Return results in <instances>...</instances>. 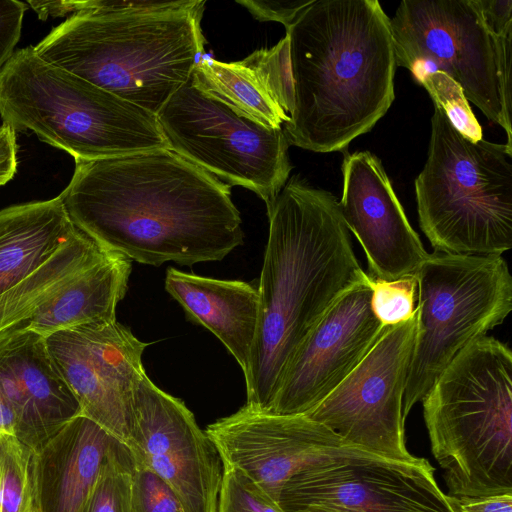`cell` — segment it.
I'll return each mask as SVG.
<instances>
[{"label": "cell", "instance_id": "obj_5", "mask_svg": "<svg viewBox=\"0 0 512 512\" xmlns=\"http://www.w3.org/2000/svg\"><path fill=\"white\" fill-rule=\"evenodd\" d=\"M434 458L452 497L512 493V352L485 335L467 345L422 400Z\"/></svg>", "mask_w": 512, "mask_h": 512}, {"label": "cell", "instance_id": "obj_20", "mask_svg": "<svg viewBox=\"0 0 512 512\" xmlns=\"http://www.w3.org/2000/svg\"><path fill=\"white\" fill-rule=\"evenodd\" d=\"M116 440L82 415L48 439L34 454L35 512H83Z\"/></svg>", "mask_w": 512, "mask_h": 512}, {"label": "cell", "instance_id": "obj_1", "mask_svg": "<svg viewBox=\"0 0 512 512\" xmlns=\"http://www.w3.org/2000/svg\"><path fill=\"white\" fill-rule=\"evenodd\" d=\"M75 163L59 197L71 223L108 252L192 266L243 244L231 186L170 149Z\"/></svg>", "mask_w": 512, "mask_h": 512}, {"label": "cell", "instance_id": "obj_15", "mask_svg": "<svg viewBox=\"0 0 512 512\" xmlns=\"http://www.w3.org/2000/svg\"><path fill=\"white\" fill-rule=\"evenodd\" d=\"M223 467L241 471L278 502L296 473L336 455L362 450L306 415H281L244 405L207 426Z\"/></svg>", "mask_w": 512, "mask_h": 512}, {"label": "cell", "instance_id": "obj_35", "mask_svg": "<svg viewBox=\"0 0 512 512\" xmlns=\"http://www.w3.org/2000/svg\"><path fill=\"white\" fill-rule=\"evenodd\" d=\"M17 164L16 132L2 124L0 126V186L14 177Z\"/></svg>", "mask_w": 512, "mask_h": 512}, {"label": "cell", "instance_id": "obj_36", "mask_svg": "<svg viewBox=\"0 0 512 512\" xmlns=\"http://www.w3.org/2000/svg\"><path fill=\"white\" fill-rule=\"evenodd\" d=\"M17 421L14 411L0 391V436L14 435L16 436Z\"/></svg>", "mask_w": 512, "mask_h": 512}, {"label": "cell", "instance_id": "obj_17", "mask_svg": "<svg viewBox=\"0 0 512 512\" xmlns=\"http://www.w3.org/2000/svg\"><path fill=\"white\" fill-rule=\"evenodd\" d=\"M339 208L361 244L372 279L392 281L415 275L429 257L410 225L378 157L345 153Z\"/></svg>", "mask_w": 512, "mask_h": 512}, {"label": "cell", "instance_id": "obj_14", "mask_svg": "<svg viewBox=\"0 0 512 512\" xmlns=\"http://www.w3.org/2000/svg\"><path fill=\"white\" fill-rule=\"evenodd\" d=\"M46 343L80 415L128 446L134 392L146 374L142 355L149 343L117 320L55 332Z\"/></svg>", "mask_w": 512, "mask_h": 512}, {"label": "cell", "instance_id": "obj_19", "mask_svg": "<svg viewBox=\"0 0 512 512\" xmlns=\"http://www.w3.org/2000/svg\"><path fill=\"white\" fill-rule=\"evenodd\" d=\"M190 80L237 114L263 126L279 129L289 121L293 98L288 39L259 49L241 61L202 58Z\"/></svg>", "mask_w": 512, "mask_h": 512}, {"label": "cell", "instance_id": "obj_22", "mask_svg": "<svg viewBox=\"0 0 512 512\" xmlns=\"http://www.w3.org/2000/svg\"><path fill=\"white\" fill-rule=\"evenodd\" d=\"M76 231L59 196L0 211V294L39 269Z\"/></svg>", "mask_w": 512, "mask_h": 512}, {"label": "cell", "instance_id": "obj_32", "mask_svg": "<svg viewBox=\"0 0 512 512\" xmlns=\"http://www.w3.org/2000/svg\"><path fill=\"white\" fill-rule=\"evenodd\" d=\"M313 1L237 0L236 2L244 6L255 19L259 21H277L288 29L297 16Z\"/></svg>", "mask_w": 512, "mask_h": 512}, {"label": "cell", "instance_id": "obj_16", "mask_svg": "<svg viewBox=\"0 0 512 512\" xmlns=\"http://www.w3.org/2000/svg\"><path fill=\"white\" fill-rule=\"evenodd\" d=\"M371 296L367 275L330 307L287 364L269 412L307 414L357 367L384 328Z\"/></svg>", "mask_w": 512, "mask_h": 512}, {"label": "cell", "instance_id": "obj_23", "mask_svg": "<svg viewBox=\"0 0 512 512\" xmlns=\"http://www.w3.org/2000/svg\"><path fill=\"white\" fill-rule=\"evenodd\" d=\"M130 273L131 260L110 253L40 305L24 326L46 338L81 325L116 321Z\"/></svg>", "mask_w": 512, "mask_h": 512}, {"label": "cell", "instance_id": "obj_13", "mask_svg": "<svg viewBox=\"0 0 512 512\" xmlns=\"http://www.w3.org/2000/svg\"><path fill=\"white\" fill-rule=\"evenodd\" d=\"M128 447L175 493L183 512H217L221 457L184 402L145 374L133 397Z\"/></svg>", "mask_w": 512, "mask_h": 512}, {"label": "cell", "instance_id": "obj_6", "mask_svg": "<svg viewBox=\"0 0 512 512\" xmlns=\"http://www.w3.org/2000/svg\"><path fill=\"white\" fill-rule=\"evenodd\" d=\"M0 117L75 162L170 149L156 115L43 60L32 46L0 69Z\"/></svg>", "mask_w": 512, "mask_h": 512}, {"label": "cell", "instance_id": "obj_29", "mask_svg": "<svg viewBox=\"0 0 512 512\" xmlns=\"http://www.w3.org/2000/svg\"><path fill=\"white\" fill-rule=\"evenodd\" d=\"M217 512L285 511L241 471L224 466Z\"/></svg>", "mask_w": 512, "mask_h": 512}, {"label": "cell", "instance_id": "obj_38", "mask_svg": "<svg viewBox=\"0 0 512 512\" xmlns=\"http://www.w3.org/2000/svg\"><path fill=\"white\" fill-rule=\"evenodd\" d=\"M33 512H35V511H33Z\"/></svg>", "mask_w": 512, "mask_h": 512}, {"label": "cell", "instance_id": "obj_10", "mask_svg": "<svg viewBox=\"0 0 512 512\" xmlns=\"http://www.w3.org/2000/svg\"><path fill=\"white\" fill-rule=\"evenodd\" d=\"M170 150L232 186L272 205L292 165L283 128L263 126L237 114L189 80L158 112Z\"/></svg>", "mask_w": 512, "mask_h": 512}, {"label": "cell", "instance_id": "obj_24", "mask_svg": "<svg viewBox=\"0 0 512 512\" xmlns=\"http://www.w3.org/2000/svg\"><path fill=\"white\" fill-rule=\"evenodd\" d=\"M110 253L76 228L39 269L0 294V332L29 319L40 305Z\"/></svg>", "mask_w": 512, "mask_h": 512}, {"label": "cell", "instance_id": "obj_27", "mask_svg": "<svg viewBox=\"0 0 512 512\" xmlns=\"http://www.w3.org/2000/svg\"><path fill=\"white\" fill-rule=\"evenodd\" d=\"M418 83L424 86L434 105L442 108L461 134L472 141L483 139L482 128L458 83L439 71L425 75Z\"/></svg>", "mask_w": 512, "mask_h": 512}, {"label": "cell", "instance_id": "obj_18", "mask_svg": "<svg viewBox=\"0 0 512 512\" xmlns=\"http://www.w3.org/2000/svg\"><path fill=\"white\" fill-rule=\"evenodd\" d=\"M0 391L16 416V437L35 452L80 415L46 338L23 322L0 332Z\"/></svg>", "mask_w": 512, "mask_h": 512}, {"label": "cell", "instance_id": "obj_30", "mask_svg": "<svg viewBox=\"0 0 512 512\" xmlns=\"http://www.w3.org/2000/svg\"><path fill=\"white\" fill-rule=\"evenodd\" d=\"M134 460V511L183 512L181 504L173 490L135 456Z\"/></svg>", "mask_w": 512, "mask_h": 512}, {"label": "cell", "instance_id": "obj_26", "mask_svg": "<svg viewBox=\"0 0 512 512\" xmlns=\"http://www.w3.org/2000/svg\"><path fill=\"white\" fill-rule=\"evenodd\" d=\"M134 456L116 440L83 512H135L133 504Z\"/></svg>", "mask_w": 512, "mask_h": 512}, {"label": "cell", "instance_id": "obj_7", "mask_svg": "<svg viewBox=\"0 0 512 512\" xmlns=\"http://www.w3.org/2000/svg\"><path fill=\"white\" fill-rule=\"evenodd\" d=\"M419 225L435 252L502 256L512 247V147L461 134L434 105Z\"/></svg>", "mask_w": 512, "mask_h": 512}, {"label": "cell", "instance_id": "obj_9", "mask_svg": "<svg viewBox=\"0 0 512 512\" xmlns=\"http://www.w3.org/2000/svg\"><path fill=\"white\" fill-rule=\"evenodd\" d=\"M418 329L405 384L404 420L467 345L512 310V277L502 256L435 252L415 274Z\"/></svg>", "mask_w": 512, "mask_h": 512}, {"label": "cell", "instance_id": "obj_34", "mask_svg": "<svg viewBox=\"0 0 512 512\" xmlns=\"http://www.w3.org/2000/svg\"><path fill=\"white\" fill-rule=\"evenodd\" d=\"M449 497L455 512H512V493L480 497Z\"/></svg>", "mask_w": 512, "mask_h": 512}, {"label": "cell", "instance_id": "obj_21", "mask_svg": "<svg viewBox=\"0 0 512 512\" xmlns=\"http://www.w3.org/2000/svg\"><path fill=\"white\" fill-rule=\"evenodd\" d=\"M165 289L187 317L212 332L233 355L244 376L255 342L258 290L238 280H219L168 268Z\"/></svg>", "mask_w": 512, "mask_h": 512}, {"label": "cell", "instance_id": "obj_12", "mask_svg": "<svg viewBox=\"0 0 512 512\" xmlns=\"http://www.w3.org/2000/svg\"><path fill=\"white\" fill-rule=\"evenodd\" d=\"M434 467L357 450L320 461L292 476L278 504L284 511L455 512L438 486Z\"/></svg>", "mask_w": 512, "mask_h": 512}, {"label": "cell", "instance_id": "obj_37", "mask_svg": "<svg viewBox=\"0 0 512 512\" xmlns=\"http://www.w3.org/2000/svg\"><path fill=\"white\" fill-rule=\"evenodd\" d=\"M285 512H327V511H324V510H321V509H318V508H303V509H298V510H292V511H285Z\"/></svg>", "mask_w": 512, "mask_h": 512}, {"label": "cell", "instance_id": "obj_25", "mask_svg": "<svg viewBox=\"0 0 512 512\" xmlns=\"http://www.w3.org/2000/svg\"><path fill=\"white\" fill-rule=\"evenodd\" d=\"M34 454L16 436H0V512L35 511Z\"/></svg>", "mask_w": 512, "mask_h": 512}, {"label": "cell", "instance_id": "obj_2", "mask_svg": "<svg viewBox=\"0 0 512 512\" xmlns=\"http://www.w3.org/2000/svg\"><path fill=\"white\" fill-rule=\"evenodd\" d=\"M269 235L246 404L269 411L293 354L330 307L367 274L337 198L291 178L267 209Z\"/></svg>", "mask_w": 512, "mask_h": 512}, {"label": "cell", "instance_id": "obj_8", "mask_svg": "<svg viewBox=\"0 0 512 512\" xmlns=\"http://www.w3.org/2000/svg\"><path fill=\"white\" fill-rule=\"evenodd\" d=\"M396 65L419 82L443 72L507 134L512 147V31L495 37L475 0H404L390 20Z\"/></svg>", "mask_w": 512, "mask_h": 512}, {"label": "cell", "instance_id": "obj_28", "mask_svg": "<svg viewBox=\"0 0 512 512\" xmlns=\"http://www.w3.org/2000/svg\"><path fill=\"white\" fill-rule=\"evenodd\" d=\"M371 288L372 311L383 326L395 325L414 315L418 297L415 275L392 281L371 278Z\"/></svg>", "mask_w": 512, "mask_h": 512}, {"label": "cell", "instance_id": "obj_33", "mask_svg": "<svg viewBox=\"0 0 512 512\" xmlns=\"http://www.w3.org/2000/svg\"><path fill=\"white\" fill-rule=\"evenodd\" d=\"M488 30L501 37L512 31V0H475Z\"/></svg>", "mask_w": 512, "mask_h": 512}, {"label": "cell", "instance_id": "obj_31", "mask_svg": "<svg viewBox=\"0 0 512 512\" xmlns=\"http://www.w3.org/2000/svg\"><path fill=\"white\" fill-rule=\"evenodd\" d=\"M27 6L18 0H0V69L14 53Z\"/></svg>", "mask_w": 512, "mask_h": 512}, {"label": "cell", "instance_id": "obj_11", "mask_svg": "<svg viewBox=\"0 0 512 512\" xmlns=\"http://www.w3.org/2000/svg\"><path fill=\"white\" fill-rule=\"evenodd\" d=\"M418 329V309L384 326L357 367L305 414L347 444L391 460L416 462L405 444L402 404Z\"/></svg>", "mask_w": 512, "mask_h": 512}, {"label": "cell", "instance_id": "obj_3", "mask_svg": "<svg viewBox=\"0 0 512 512\" xmlns=\"http://www.w3.org/2000/svg\"><path fill=\"white\" fill-rule=\"evenodd\" d=\"M293 106L289 144L346 151L394 101L390 19L377 0H314L286 29Z\"/></svg>", "mask_w": 512, "mask_h": 512}, {"label": "cell", "instance_id": "obj_4", "mask_svg": "<svg viewBox=\"0 0 512 512\" xmlns=\"http://www.w3.org/2000/svg\"><path fill=\"white\" fill-rule=\"evenodd\" d=\"M205 3L78 13L34 49L43 60L157 115L203 58Z\"/></svg>", "mask_w": 512, "mask_h": 512}]
</instances>
